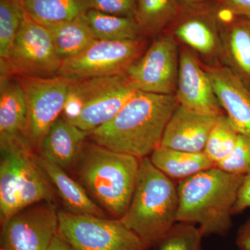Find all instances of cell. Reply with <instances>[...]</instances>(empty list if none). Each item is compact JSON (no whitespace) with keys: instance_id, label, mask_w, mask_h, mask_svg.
<instances>
[{"instance_id":"6da1fadb","label":"cell","mask_w":250,"mask_h":250,"mask_svg":"<svg viewBox=\"0 0 250 250\" xmlns=\"http://www.w3.org/2000/svg\"><path fill=\"white\" fill-rule=\"evenodd\" d=\"M179 106L175 95L138 90L111 121L88 132L92 142L141 159L160 147L167 123Z\"/></svg>"},{"instance_id":"7a4b0ae2","label":"cell","mask_w":250,"mask_h":250,"mask_svg":"<svg viewBox=\"0 0 250 250\" xmlns=\"http://www.w3.org/2000/svg\"><path fill=\"white\" fill-rule=\"evenodd\" d=\"M245 176L213 167L179 181L177 223L198 225L204 236H226Z\"/></svg>"},{"instance_id":"3957f363","label":"cell","mask_w":250,"mask_h":250,"mask_svg":"<svg viewBox=\"0 0 250 250\" xmlns=\"http://www.w3.org/2000/svg\"><path fill=\"white\" fill-rule=\"evenodd\" d=\"M179 196L177 185L153 165L150 159L140 162L132 200L120 220L149 249L177 223Z\"/></svg>"},{"instance_id":"277c9868","label":"cell","mask_w":250,"mask_h":250,"mask_svg":"<svg viewBox=\"0 0 250 250\" xmlns=\"http://www.w3.org/2000/svg\"><path fill=\"white\" fill-rule=\"evenodd\" d=\"M141 159L85 142L76 166L83 187L116 218L129 208L139 177Z\"/></svg>"},{"instance_id":"5b68a950","label":"cell","mask_w":250,"mask_h":250,"mask_svg":"<svg viewBox=\"0 0 250 250\" xmlns=\"http://www.w3.org/2000/svg\"><path fill=\"white\" fill-rule=\"evenodd\" d=\"M138 90L126 73L72 81L62 117L89 132L111 121Z\"/></svg>"},{"instance_id":"8992f818","label":"cell","mask_w":250,"mask_h":250,"mask_svg":"<svg viewBox=\"0 0 250 250\" xmlns=\"http://www.w3.org/2000/svg\"><path fill=\"white\" fill-rule=\"evenodd\" d=\"M0 221L41 202H53L52 184L33 149L17 146L0 148Z\"/></svg>"},{"instance_id":"52a82bcc","label":"cell","mask_w":250,"mask_h":250,"mask_svg":"<svg viewBox=\"0 0 250 250\" xmlns=\"http://www.w3.org/2000/svg\"><path fill=\"white\" fill-rule=\"evenodd\" d=\"M48 28L26 13L6 58L1 59V75L49 78L59 76L62 65Z\"/></svg>"},{"instance_id":"ba28073f","label":"cell","mask_w":250,"mask_h":250,"mask_svg":"<svg viewBox=\"0 0 250 250\" xmlns=\"http://www.w3.org/2000/svg\"><path fill=\"white\" fill-rule=\"evenodd\" d=\"M58 232L75 250H147L120 219L58 210Z\"/></svg>"},{"instance_id":"9c48e42d","label":"cell","mask_w":250,"mask_h":250,"mask_svg":"<svg viewBox=\"0 0 250 250\" xmlns=\"http://www.w3.org/2000/svg\"><path fill=\"white\" fill-rule=\"evenodd\" d=\"M164 31L172 34L204 63L220 62V9L213 0L182 4Z\"/></svg>"},{"instance_id":"30bf717a","label":"cell","mask_w":250,"mask_h":250,"mask_svg":"<svg viewBox=\"0 0 250 250\" xmlns=\"http://www.w3.org/2000/svg\"><path fill=\"white\" fill-rule=\"evenodd\" d=\"M148 47L147 39L108 41L97 40L73 58L62 62L59 76L72 81L126 73Z\"/></svg>"},{"instance_id":"8fae6325","label":"cell","mask_w":250,"mask_h":250,"mask_svg":"<svg viewBox=\"0 0 250 250\" xmlns=\"http://www.w3.org/2000/svg\"><path fill=\"white\" fill-rule=\"evenodd\" d=\"M179 70V46L167 31L152 44L126 74L136 88L146 93L175 95Z\"/></svg>"},{"instance_id":"7c38bea8","label":"cell","mask_w":250,"mask_h":250,"mask_svg":"<svg viewBox=\"0 0 250 250\" xmlns=\"http://www.w3.org/2000/svg\"><path fill=\"white\" fill-rule=\"evenodd\" d=\"M58 230V210L53 202H39L1 225V250H48Z\"/></svg>"},{"instance_id":"4fadbf2b","label":"cell","mask_w":250,"mask_h":250,"mask_svg":"<svg viewBox=\"0 0 250 250\" xmlns=\"http://www.w3.org/2000/svg\"><path fill=\"white\" fill-rule=\"evenodd\" d=\"M27 100L29 133L34 147L62 114L72 80L62 76L49 78L16 77Z\"/></svg>"},{"instance_id":"5bb4252c","label":"cell","mask_w":250,"mask_h":250,"mask_svg":"<svg viewBox=\"0 0 250 250\" xmlns=\"http://www.w3.org/2000/svg\"><path fill=\"white\" fill-rule=\"evenodd\" d=\"M175 96L179 105L189 111L215 118L226 114L200 59L182 45L179 47V76Z\"/></svg>"},{"instance_id":"9a60e30c","label":"cell","mask_w":250,"mask_h":250,"mask_svg":"<svg viewBox=\"0 0 250 250\" xmlns=\"http://www.w3.org/2000/svg\"><path fill=\"white\" fill-rule=\"evenodd\" d=\"M0 148L34 149L29 133L25 94L16 77L0 75Z\"/></svg>"},{"instance_id":"2e32d148","label":"cell","mask_w":250,"mask_h":250,"mask_svg":"<svg viewBox=\"0 0 250 250\" xmlns=\"http://www.w3.org/2000/svg\"><path fill=\"white\" fill-rule=\"evenodd\" d=\"M201 63L211 80L215 93L227 116L239 134L250 140V90L220 62Z\"/></svg>"},{"instance_id":"e0dca14e","label":"cell","mask_w":250,"mask_h":250,"mask_svg":"<svg viewBox=\"0 0 250 250\" xmlns=\"http://www.w3.org/2000/svg\"><path fill=\"white\" fill-rule=\"evenodd\" d=\"M227 14L225 17L220 10V63L250 90V20Z\"/></svg>"},{"instance_id":"ac0fdd59","label":"cell","mask_w":250,"mask_h":250,"mask_svg":"<svg viewBox=\"0 0 250 250\" xmlns=\"http://www.w3.org/2000/svg\"><path fill=\"white\" fill-rule=\"evenodd\" d=\"M217 118L199 114L179 105L166 125L160 147L203 152Z\"/></svg>"},{"instance_id":"d6986e66","label":"cell","mask_w":250,"mask_h":250,"mask_svg":"<svg viewBox=\"0 0 250 250\" xmlns=\"http://www.w3.org/2000/svg\"><path fill=\"white\" fill-rule=\"evenodd\" d=\"M88 136V132L60 116L41 141V155L64 170L69 168L76 165Z\"/></svg>"},{"instance_id":"ffe728a7","label":"cell","mask_w":250,"mask_h":250,"mask_svg":"<svg viewBox=\"0 0 250 250\" xmlns=\"http://www.w3.org/2000/svg\"><path fill=\"white\" fill-rule=\"evenodd\" d=\"M36 159L62 200L65 211L75 215L105 218L103 210L88 196L84 188L69 177L64 169L42 156H36Z\"/></svg>"},{"instance_id":"44dd1931","label":"cell","mask_w":250,"mask_h":250,"mask_svg":"<svg viewBox=\"0 0 250 250\" xmlns=\"http://www.w3.org/2000/svg\"><path fill=\"white\" fill-rule=\"evenodd\" d=\"M153 165L172 180H183L215 167L203 152H188L159 147L149 158Z\"/></svg>"},{"instance_id":"7402d4cb","label":"cell","mask_w":250,"mask_h":250,"mask_svg":"<svg viewBox=\"0 0 250 250\" xmlns=\"http://www.w3.org/2000/svg\"><path fill=\"white\" fill-rule=\"evenodd\" d=\"M46 27L52 34L56 50L62 62L84 52L97 41L85 15Z\"/></svg>"},{"instance_id":"603a6c76","label":"cell","mask_w":250,"mask_h":250,"mask_svg":"<svg viewBox=\"0 0 250 250\" xmlns=\"http://www.w3.org/2000/svg\"><path fill=\"white\" fill-rule=\"evenodd\" d=\"M179 0H137L134 19L145 39L162 34L178 14Z\"/></svg>"},{"instance_id":"cb8c5ba5","label":"cell","mask_w":250,"mask_h":250,"mask_svg":"<svg viewBox=\"0 0 250 250\" xmlns=\"http://www.w3.org/2000/svg\"><path fill=\"white\" fill-rule=\"evenodd\" d=\"M26 13L42 25H53L83 16L86 0H23Z\"/></svg>"},{"instance_id":"d4e9b609","label":"cell","mask_w":250,"mask_h":250,"mask_svg":"<svg viewBox=\"0 0 250 250\" xmlns=\"http://www.w3.org/2000/svg\"><path fill=\"white\" fill-rule=\"evenodd\" d=\"M85 17L97 40L129 41L142 38L134 18L114 16L92 9L85 13Z\"/></svg>"},{"instance_id":"484cf974","label":"cell","mask_w":250,"mask_h":250,"mask_svg":"<svg viewBox=\"0 0 250 250\" xmlns=\"http://www.w3.org/2000/svg\"><path fill=\"white\" fill-rule=\"evenodd\" d=\"M239 135L226 114L218 117L210 130L204 153L215 164L223 161L234 149Z\"/></svg>"},{"instance_id":"4316f807","label":"cell","mask_w":250,"mask_h":250,"mask_svg":"<svg viewBox=\"0 0 250 250\" xmlns=\"http://www.w3.org/2000/svg\"><path fill=\"white\" fill-rule=\"evenodd\" d=\"M25 14L23 0H0V60L7 56Z\"/></svg>"},{"instance_id":"83f0119b","label":"cell","mask_w":250,"mask_h":250,"mask_svg":"<svg viewBox=\"0 0 250 250\" xmlns=\"http://www.w3.org/2000/svg\"><path fill=\"white\" fill-rule=\"evenodd\" d=\"M203 237L196 225L177 223L156 246L158 250H203Z\"/></svg>"},{"instance_id":"f1b7e54d","label":"cell","mask_w":250,"mask_h":250,"mask_svg":"<svg viewBox=\"0 0 250 250\" xmlns=\"http://www.w3.org/2000/svg\"><path fill=\"white\" fill-rule=\"evenodd\" d=\"M215 167L229 174L246 175L250 172V140L240 134L229 155L216 163Z\"/></svg>"},{"instance_id":"f546056e","label":"cell","mask_w":250,"mask_h":250,"mask_svg":"<svg viewBox=\"0 0 250 250\" xmlns=\"http://www.w3.org/2000/svg\"><path fill=\"white\" fill-rule=\"evenodd\" d=\"M88 9L114 16L134 18L137 0H86Z\"/></svg>"},{"instance_id":"4dcf8cb0","label":"cell","mask_w":250,"mask_h":250,"mask_svg":"<svg viewBox=\"0 0 250 250\" xmlns=\"http://www.w3.org/2000/svg\"><path fill=\"white\" fill-rule=\"evenodd\" d=\"M219 8L234 16L250 20V0H213Z\"/></svg>"},{"instance_id":"1f68e13d","label":"cell","mask_w":250,"mask_h":250,"mask_svg":"<svg viewBox=\"0 0 250 250\" xmlns=\"http://www.w3.org/2000/svg\"><path fill=\"white\" fill-rule=\"evenodd\" d=\"M250 208V172L245 176L238 191L236 203L233 206V215L241 213Z\"/></svg>"},{"instance_id":"d6a6232c","label":"cell","mask_w":250,"mask_h":250,"mask_svg":"<svg viewBox=\"0 0 250 250\" xmlns=\"http://www.w3.org/2000/svg\"><path fill=\"white\" fill-rule=\"evenodd\" d=\"M236 243L239 250H250V217L238 229Z\"/></svg>"},{"instance_id":"836d02e7","label":"cell","mask_w":250,"mask_h":250,"mask_svg":"<svg viewBox=\"0 0 250 250\" xmlns=\"http://www.w3.org/2000/svg\"><path fill=\"white\" fill-rule=\"evenodd\" d=\"M48 250H75L59 232L55 235Z\"/></svg>"},{"instance_id":"e575fe53","label":"cell","mask_w":250,"mask_h":250,"mask_svg":"<svg viewBox=\"0 0 250 250\" xmlns=\"http://www.w3.org/2000/svg\"><path fill=\"white\" fill-rule=\"evenodd\" d=\"M182 4H191L195 3L201 2V1H206V0H179Z\"/></svg>"}]
</instances>
